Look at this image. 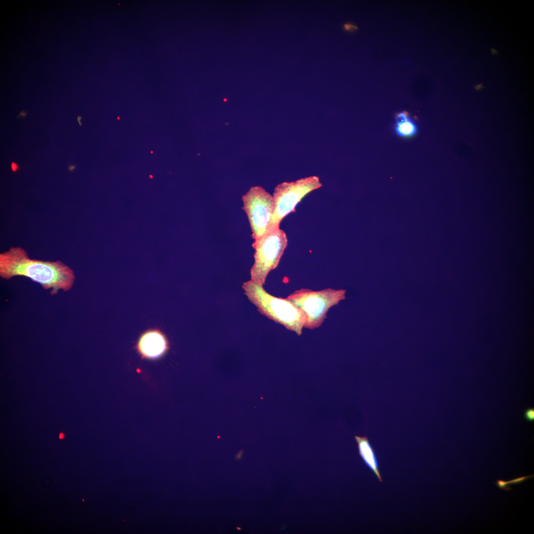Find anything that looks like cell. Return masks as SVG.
I'll return each instance as SVG.
<instances>
[{
	"mask_svg": "<svg viewBox=\"0 0 534 534\" xmlns=\"http://www.w3.org/2000/svg\"><path fill=\"white\" fill-rule=\"evenodd\" d=\"M16 276L30 278L52 295L70 290L75 279L73 270L62 262L32 259L23 248L12 247L0 254V276L9 280Z\"/></svg>",
	"mask_w": 534,
	"mask_h": 534,
	"instance_id": "obj_1",
	"label": "cell"
},
{
	"mask_svg": "<svg viewBox=\"0 0 534 534\" xmlns=\"http://www.w3.org/2000/svg\"><path fill=\"white\" fill-rule=\"evenodd\" d=\"M248 300L264 315L284 326L287 329L302 334L306 322L305 313L287 298L271 295L263 286L250 280L242 285Z\"/></svg>",
	"mask_w": 534,
	"mask_h": 534,
	"instance_id": "obj_2",
	"label": "cell"
},
{
	"mask_svg": "<svg viewBox=\"0 0 534 534\" xmlns=\"http://www.w3.org/2000/svg\"><path fill=\"white\" fill-rule=\"evenodd\" d=\"M346 290L328 288L319 291L302 288L290 294L287 298L305 313L304 327L314 329L320 327L332 307L345 299Z\"/></svg>",
	"mask_w": 534,
	"mask_h": 534,
	"instance_id": "obj_3",
	"label": "cell"
},
{
	"mask_svg": "<svg viewBox=\"0 0 534 534\" xmlns=\"http://www.w3.org/2000/svg\"><path fill=\"white\" fill-rule=\"evenodd\" d=\"M287 244L286 234L280 228L254 241L255 262L250 270L251 280L265 284L268 273L277 267Z\"/></svg>",
	"mask_w": 534,
	"mask_h": 534,
	"instance_id": "obj_4",
	"label": "cell"
},
{
	"mask_svg": "<svg viewBox=\"0 0 534 534\" xmlns=\"http://www.w3.org/2000/svg\"><path fill=\"white\" fill-rule=\"evenodd\" d=\"M321 186L322 184L317 176L305 177L296 181L283 182L277 184L272 195L274 211L267 232L279 228L282 219L295 211V207L302 199L309 193Z\"/></svg>",
	"mask_w": 534,
	"mask_h": 534,
	"instance_id": "obj_5",
	"label": "cell"
},
{
	"mask_svg": "<svg viewBox=\"0 0 534 534\" xmlns=\"http://www.w3.org/2000/svg\"><path fill=\"white\" fill-rule=\"evenodd\" d=\"M243 209L250 223L252 237L256 241L266 234L274 211L272 196L259 186L251 187L242 196Z\"/></svg>",
	"mask_w": 534,
	"mask_h": 534,
	"instance_id": "obj_6",
	"label": "cell"
},
{
	"mask_svg": "<svg viewBox=\"0 0 534 534\" xmlns=\"http://www.w3.org/2000/svg\"><path fill=\"white\" fill-rule=\"evenodd\" d=\"M167 347L164 336L157 331H151L144 334L140 338L138 348L145 357L155 358L162 356Z\"/></svg>",
	"mask_w": 534,
	"mask_h": 534,
	"instance_id": "obj_7",
	"label": "cell"
},
{
	"mask_svg": "<svg viewBox=\"0 0 534 534\" xmlns=\"http://www.w3.org/2000/svg\"><path fill=\"white\" fill-rule=\"evenodd\" d=\"M358 453L365 464L374 473L380 482H382L376 456L370 442L366 437L355 436Z\"/></svg>",
	"mask_w": 534,
	"mask_h": 534,
	"instance_id": "obj_8",
	"label": "cell"
},
{
	"mask_svg": "<svg viewBox=\"0 0 534 534\" xmlns=\"http://www.w3.org/2000/svg\"><path fill=\"white\" fill-rule=\"evenodd\" d=\"M394 128L396 134L403 137L414 136L418 130L415 122L404 111L397 114Z\"/></svg>",
	"mask_w": 534,
	"mask_h": 534,
	"instance_id": "obj_9",
	"label": "cell"
},
{
	"mask_svg": "<svg viewBox=\"0 0 534 534\" xmlns=\"http://www.w3.org/2000/svg\"><path fill=\"white\" fill-rule=\"evenodd\" d=\"M534 475H530V476H526V477H520V478H518L509 481H503V480H497L496 481V484L501 489L504 490H509L511 489H510V487L508 488V486L509 485L516 484H518V483H522V482H524L525 480H526V479H527L528 478L532 477Z\"/></svg>",
	"mask_w": 534,
	"mask_h": 534,
	"instance_id": "obj_10",
	"label": "cell"
},
{
	"mask_svg": "<svg viewBox=\"0 0 534 534\" xmlns=\"http://www.w3.org/2000/svg\"><path fill=\"white\" fill-rule=\"evenodd\" d=\"M525 417L529 421H533L534 419V410L532 409H528L525 413Z\"/></svg>",
	"mask_w": 534,
	"mask_h": 534,
	"instance_id": "obj_11",
	"label": "cell"
},
{
	"mask_svg": "<svg viewBox=\"0 0 534 534\" xmlns=\"http://www.w3.org/2000/svg\"><path fill=\"white\" fill-rule=\"evenodd\" d=\"M343 27L345 31L349 32H353L357 29V27L356 25L349 23L345 24Z\"/></svg>",
	"mask_w": 534,
	"mask_h": 534,
	"instance_id": "obj_12",
	"label": "cell"
},
{
	"mask_svg": "<svg viewBox=\"0 0 534 534\" xmlns=\"http://www.w3.org/2000/svg\"><path fill=\"white\" fill-rule=\"evenodd\" d=\"M26 115H27V112L24 111H22L20 113L19 115L17 116V118H19L20 116L22 117H24Z\"/></svg>",
	"mask_w": 534,
	"mask_h": 534,
	"instance_id": "obj_13",
	"label": "cell"
},
{
	"mask_svg": "<svg viewBox=\"0 0 534 534\" xmlns=\"http://www.w3.org/2000/svg\"><path fill=\"white\" fill-rule=\"evenodd\" d=\"M11 167H12V170L13 171H15V170L16 169V168L17 167V166L16 165V164L15 163H12Z\"/></svg>",
	"mask_w": 534,
	"mask_h": 534,
	"instance_id": "obj_14",
	"label": "cell"
},
{
	"mask_svg": "<svg viewBox=\"0 0 534 534\" xmlns=\"http://www.w3.org/2000/svg\"><path fill=\"white\" fill-rule=\"evenodd\" d=\"M81 119H82V117H80V116H78V117H77V120H78V122H79V125H80V126H81V125H82V123H81V122H80V120H81Z\"/></svg>",
	"mask_w": 534,
	"mask_h": 534,
	"instance_id": "obj_15",
	"label": "cell"
},
{
	"mask_svg": "<svg viewBox=\"0 0 534 534\" xmlns=\"http://www.w3.org/2000/svg\"><path fill=\"white\" fill-rule=\"evenodd\" d=\"M64 437V435L62 433H60L59 435V438L62 439Z\"/></svg>",
	"mask_w": 534,
	"mask_h": 534,
	"instance_id": "obj_16",
	"label": "cell"
}]
</instances>
